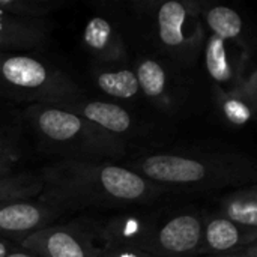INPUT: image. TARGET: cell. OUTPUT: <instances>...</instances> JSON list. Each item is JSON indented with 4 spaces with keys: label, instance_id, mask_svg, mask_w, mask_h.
<instances>
[{
    "label": "cell",
    "instance_id": "6da1fadb",
    "mask_svg": "<svg viewBox=\"0 0 257 257\" xmlns=\"http://www.w3.org/2000/svg\"><path fill=\"white\" fill-rule=\"evenodd\" d=\"M39 202L57 208L128 206L158 197L163 188L133 170L105 161L63 158L41 173Z\"/></svg>",
    "mask_w": 257,
    "mask_h": 257
},
{
    "label": "cell",
    "instance_id": "7a4b0ae2",
    "mask_svg": "<svg viewBox=\"0 0 257 257\" xmlns=\"http://www.w3.org/2000/svg\"><path fill=\"white\" fill-rule=\"evenodd\" d=\"M126 169L161 188L185 191L239 187L256 178L253 164L238 155L155 154L131 161Z\"/></svg>",
    "mask_w": 257,
    "mask_h": 257
},
{
    "label": "cell",
    "instance_id": "3957f363",
    "mask_svg": "<svg viewBox=\"0 0 257 257\" xmlns=\"http://www.w3.org/2000/svg\"><path fill=\"white\" fill-rule=\"evenodd\" d=\"M24 117L32 123L42 143L65 158L99 161L117 160L125 154V142L84 117L59 105L32 104Z\"/></svg>",
    "mask_w": 257,
    "mask_h": 257
},
{
    "label": "cell",
    "instance_id": "277c9868",
    "mask_svg": "<svg viewBox=\"0 0 257 257\" xmlns=\"http://www.w3.org/2000/svg\"><path fill=\"white\" fill-rule=\"evenodd\" d=\"M0 95L32 104L63 105L80 98L77 84L54 65L27 53L0 54Z\"/></svg>",
    "mask_w": 257,
    "mask_h": 257
},
{
    "label": "cell",
    "instance_id": "5b68a950",
    "mask_svg": "<svg viewBox=\"0 0 257 257\" xmlns=\"http://www.w3.org/2000/svg\"><path fill=\"white\" fill-rule=\"evenodd\" d=\"M18 247L36 257H99L102 250L98 226L81 221L50 224L26 236Z\"/></svg>",
    "mask_w": 257,
    "mask_h": 257
},
{
    "label": "cell",
    "instance_id": "8992f818",
    "mask_svg": "<svg viewBox=\"0 0 257 257\" xmlns=\"http://www.w3.org/2000/svg\"><path fill=\"white\" fill-rule=\"evenodd\" d=\"M190 3L169 0L157 12V36L163 48L179 62H191L199 51L202 36H191L184 29L188 18L194 15Z\"/></svg>",
    "mask_w": 257,
    "mask_h": 257
},
{
    "label": "cell",
    "instance_id": "52a82bcc",
    "mask_svg": "<svg viewBox=\"0 0 257 257\" xmlns=\"http://www.w3.org/2000/svg\"><path fill=\"white\" fill-rule=\"evenodd\" d=\"M203 238V218L179 214L157 226L152 254L158 257H190L199 254Z\"/></svg>",
    "mask_w": 257,
    "mask_h": 257
},
{
    "label": "cell",
    "instance_id": "ba28073f",
    "mask_svg": "<svg viewBox=\"0 0 257 257\" xmlns=\"http://www.w3.org/2000/svg\"><path fill=\"white\" fill-rule=\"evenodd\" d=\"M60 214V209L42 202H0V238L18 245L26 236L50 226Z\"/></svg>",
    "mask_w": 257,
    "mask_h": 257
},
{
    "label": "cell",
    "instance_id": "9c48e42d",
    "mask_svg": "<svg viewBox=\"0 0 257 257\" xmlns=\"http://www.w3.org/2000/svg\"><path fill=\"white\" fill-rule=\"evenodd\" d=\"M155 230L157 221L151 217L119 215L98 226V236L102 247H133L152 253Z\"/></svg>",
    "mask_w": 257,
    "mask_h": 257
},
{
    "label": "cell",
    "instance_id": "30bf717a",
    "mask_svg": "<svg viewBox=\"0 0 257 257\" xmlns=\"http://www.w3.org/2000/svg\"><path fill=\"white\" fill-rule=\"evenodd\" d=\"M42 18L15 17L0 11V54L36 51L48 39Z\"/></svg>",
    "mask_w": 257,
    "mask_h": 257
},
{
    "label": "cell",
    "instance_id": "8fae6325",
    "mask_svg": "<svg viewBox=\"0 0 257 257\" xmlns=\"http://www.w3.org/2000/svg\"><path fill=\"white\" fill-rule=\"evenodd\" d=\"M256 239L254 229L241 227L221 215L203 218V238L199 253L206 256L233 253L254 245Z\"/></svg>",
    "mask_w": 257,
    "mask_h": 257
},
{
    "label": "cell",
    "instance_id": "7c38bea8",
    "mask_svg": "<svg viewBox=\"0 0 257 257\" xmlns=\"http://www.w3.org/2000/svg\"><path fill=\"white\" fill-rule=\"evenodd\" d=\"M59 107L84 117L90 123L114 136L126 134L133 126V117L130 116V113L123 107L113 102L77 99Z\"/></svg>",
    "mask_w": 257,
    "mask_h": 257
},
{
    "label": "cell",
    "instance_id": "4fadbf2b",
    "mask_svg": "<svg viewBox=\"0 0 257 257\" xmlns=\"http://www.w3.org/2000/svg\"><path fill=\"white\" fill-rule=\"evenodd\" d=\"M205 62L209 77L221 90L235 89L244 77L245 56L233 59L227 51V42L214 35H211L206 42Z\"/></svg>",
    "mask_w": 257,
    "mask_h": 257
},
{
    "label": "cell",
    "instance_id": "5bb4252c",
    "mask_svg": "<svg viewBox=\"0 0 257 257\" xmlns=\"http://www.w3.org/2000/svg\"><path fill=\"white\" fill-rule=\"evenodd\" d=\"M83 41L87 50L101 62L117 63L126 57L125 44L114 26L102 17H95L87 21L83 33Z\"/></svg>",
    "mask_w": 257,
    "mask_h": 257
},
{
    "label": "cell",
    "instance_id": "9a60e30c",
    "mask_svg": "<svg viewBox=\"0 0 257 257\" xmlns=\"http://www.w3.org/2000/svg\"><path fill=\"white\" fill-rule=\"evenodd\" d=\"M218 102L223 116L233 125H245L250 122L256 107V74L247 80L242 77L239 84L232 90L217 89Z\"/></svg>",
    "mask_w": 257,
    "mask_h": 257
},
{
    "label": "cell",
    "instance_id": "2e32d148",
    "mask_svg": "<svg viewBox=\"0 0 257 257\" xmlns=\"http://www.w3.org/2000/svg\"><path fill=\"white\" fill-rule=\"evenodd\" d=\"M221 217L247 229H257V193L247 188L224 196L220 202Z\"/></svg>",
    "mask_w": 257,
    "mask_h": 257
},
{
    "label": "cell",
    "instance_id": "e0dca14e",
    "mask_svg": "<svg viewBox=\"0 0 257 257\" xmlns=\"http://www.w3.org/2000/svg\"><path fill=\"white\" fill-rule=\"evenodd\" d=\"M206 24L214 36L223 41L239 42L244 23L239 14L227 6H212L205 12Z\"/></svg>",
    "mask_w": 257,
    "mask_h": 257
},
{
    "label": "cell",
    "instance_id": "ac0fdd59",
    "mask_svg": "<svg viewBox=\"0 0 257 257\" xmlns=\"http://www.w3.org/2000/svg\"><path fill=\"white\" fill-rule=\"evenodd\" d=\"M42 193V179L33 173H11L0 176V202L30 200Z\"/></svg>",
    "mask_w": 257,
    "mask_h": 257
},
{
    "label": "cell",
    "instance_id": "d6986e66",
    "mask_svg": "<svg viewBox=\"0 0 257 257\" xmlns=\"http://www.w3.org/2000/svg\"><path fill=\"white\" fill-rule=\"evenodd\" d=\"M139 87L143 90V93L157 101L161 102L166 96V87H167V72L164 66L154 59H145L137 65V71L134 72Z\"/></svg>",
    "mask_w": 257,
    "mask_h": 257
},
{
    "label": "cell",
    "instance_id": "ffe728a7",
    "mask_svg": "<svg viewBox=\"0 0 257 257\" xmlns=\"http://www.w3.org/2000/svg\"><path fill=\"white\" fill-rule=\"evenodd\" d=\"M96 83L104 93L119 99H131L140 90L136 74L130 69L101 72L96 77Z\"/></svg>",
    "mask_w": 257,
    "mask_h": 257
},
{
    "label": "cell",
    "instance_id": "44dd1931",
    "mask_svg": "<svg viewBox=\"0 0 257 257\" xmlns=\"http://www.w3.org/2000/svg\"><path fill=\"white\" fill-rule=\"evenodd\" d=\"M51 9H54L53 3L36 2V0H0V11L15 17H27V18H42Z\"/></svg>",
    "mask_w": 257,
    "mask_h": 257
},
{
    "label": "cell",
    "instance_id": "7402d4cb",
    "mask_svg": "<svg viewBox=\"0 0 257 257\" xmlns=\"http://www.w3.org/2000/svg\"><path fill=\"white\" fill-rule=\"evenodd\" d=\"M99 257H158L149 251L133 247H111L104 245Z\"/></svg>",
    "mask_w": 257,
    "mask_h": 257
},
{
    "label": "cell",
    "instance_id": "603a6c76",
    "mask_svg": "<svg viewBox=\"0 0 257 257\" xmlns=\"http://www.w3.org/2000/svg\"><path fill=\"white\" fill-rule=\"evenodd\" d=\"M18 158V155H0V176L11 175Z\"/></svg>",
    "mask_w": 257,
    "mask_h": 257
},
{
    "label": "cell",
    "instance_id": "cb8c5ba5",
    "mask_svg": "<svg viewBox=\"0 0 257 257\" xmlns=\"http://www.w3.org/2000/svg\"><path fill=\"white\" fill-rule=\"evenodd\" d=\"M205 257H257V248L256 244L254 245H250L247 248H242V250H238V251H233V253H226V254H208Z\"/></svg>",
    "mask_w": 257,
    "mask_h": 257
},
{
    "label": "cell",
    "instance_id": "d4e9b609",
    "mask_svg": "<svg viewBox=\"0 0 257 257\" xmlns=\"http://www.w3.org/2000/svg\"><path fill=\"white\" fill-rule=\"evenodd\" d=\"M0 155H18L15 146L11 139L5 136V133H0Z\"/></svg>",
    "mask_w": 257,
    "mask_h": 257
},
{
    "label": "cell",
    "instance_id": "484cf974",
    "mask_svg": "<svg viewBox=\"0 0 257 257\" xmlns=\"http://www.w3.org/2000/svg\"><path fill=\"white\" fill-rule=\"evenodd\" d=\"M12 250H14V248H12V242H9V241L0 238V257H6Z\"/></svg>",
    "mask_w": 257,
    "mask_h": 257
},
{
    "label": "cell",
    "instance_id": "4316f807",
    "mask_svg": "<svg viewBox=\"0 0 257 257\" xmlns=\"http://www.w3.org/2000/svg\"><path fill=\"white\" fill-rule=\"evenodd\" d=\"M6 257H36L33 256V254H30V253H27V251H24V250H21L20 247H17V248H14L9 254Z\"/></svg>",
    "mask_w": 257,
    "mask_h": 257
}]
</instances>
